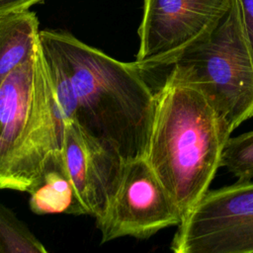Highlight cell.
<instances>
[{
    "label": "cell",
    "instance_id": "6da1fadb",
    "mask_svg": "<svg viewBox=\"0 0 253 253\" xmlns=\"http://www.w3.org/2000/svg\"><path fill=\"white\" fill-rule=\"evenodd\" d=\"M42 49L68 73L76 95L75 122L126 161L147 155L156 92L134 62H123L62 31L40 32Z\"/></svg>",
    "mask_w": 253,
    "mask_h": 253
},
{
    "label": "cell",
    "instance_id": "7a4b0ae2",
    "mask_svg": "<svg viewBox=\"0 0 253 253\" xmlns=\"http://www.w3.org/2000/svg\"><path fill=\"white\" fill-rule=\"evenodd\" d=\"M228 138L201 91L169 72L156 92L145 158L179 208L182 222L209 191Z\"/></svg>",
    "mask_w": 253,
    "mask_h": 253
},
{
    "label": "cell",
    "instance_id": "3957f363",
    "mask_svg": "<svg viewBox=\"0 0 253 253\" xmlns=\"http://www.w3.org/2000/svg\"><path fill=\"white\" fill-rule=\"evenodd\" d=\"M171 66L173 75L201 91L227 137L253 116V57L235 0L217 27Z\"/></svg>",
    "mask_w": 253,
    "mask_h": 253
},
{
    "label": "cell",
    "instance_id": "277c9868",
    "mask_svg": "<svg viewBox=\"0 0 253 253\" xmlns=\"http://www.w3.org/2000/svg\"><path fill=\"white\" fill-rule=\"evenodd\" d=\"M232 0H143L134 63L143 71L171 66L190 46L208 37Z\"/></svg>",
    "mask_w": 253,
    "mask_h": 253
},
{
    "label": "cell",
    "instance_id": "5b68a950",
    "mask_svg": "<svg viewBox=\"0 0 253 253\" xmlns=\"http://www.w3.org/2000/svg\"><path fill=\"white\" fill-rule=\"evenodd\" d=\"M181 222L179 208L145 157L126 163L113 201L96 217L101 243L123 236L148 238Z\"/></svg>",
    "mask_w": 253,
    "mask_h": 253
},
{
    "label": "cell",
    "instance_id": "8992f818",
    "mask_svg": "<svg viewBox=\"0 0 253 253\" xmlns=\"http://www.w3.org/2000/svg\"><path fill=\"white\" fill-rule=\"evenodd\" d=\"M62 156L85 214L102 215L120 187L126 162L75 121L66 122Z\"/></svg>",
    "mask_w": 253,
    "mask_h": 253
},
{
    "label": "cell",
    "instance_id": "52a82bcc",
    "mask_svg": "<svg viewBox=\"0 0 253 253\" xmlns=\"http://www.w3.org/2000/svg\"><path fill=\"white\" fill-rule=\"evenodd\" d=\"M42 45L0 85V189L8 164L40 119L50 95Z\"/></svg>",
    "mask_w": 253,
    "mask_h": 253
},
{
    "label": "cell",
    "instance_id": "ba28073f",
    "mask_svg": "<svg viewBox=\"0 0 253 253\" xmlns=\"http://www.w3.org/2000/svg\"><path fill=\"white\" fill-rule=\"evenodd\" d=\"M253 218V182L208 191L187 218L178 225L171 250L184 253L193 242L235 227Z\"/></svg>",
    "mask_w": 253,
    "mask_h": 253
},
{
    "label": "cell",
    "instance_id": "9c48e42d",
    "mask_svg": "<svg viewBox=\"0 0 253 253\" xmlns=\"http://www.w3.org/2000/svg\"><path fill=\"white\" fill-rule=\"evenodd\" d=\"M39 21L27 10L0 14V85L41 47Z\"/></svg>",
    "mask_w": 253,
    "mask_h": 253
},
{
    "label": "cell",
    "instance_id": "30bf717a",
    "mask_svg": "<svg viewBox=\"0 0 253 253\" xmlns=\"http://www.w3.org/2000/svg\"><path fill=\"white\" fill-rule=\"evenodd\" d=\"M29 194L30 209L37 214H85L67 174L63 156L48 164Z\"/></svg>",
    "mask_w": 253,
    "mask_h": 253
},
{
    "label": "cell",
    "instance_id": "8fae6325",
    "mask_svg": "<svg viewBox=\"0 0 253 253\" xmlns=\"http://www.w3.org/2000/svg\"><path fill=\"white\" fill-rule=\"evenodd\" d=\"M253 218L230 229L201 238L184 253H252Z\"/></svg>",
    "mask_w": 253,
    "mask_h": 253
},
{
    "label": "cell",
    "instance_id": "7c38bea8",
    "mask_svg": "<svg viewBox=\"0 0 253 253\" xmlns=\"http://www.w3.org/2000/svg\"><path fill=\"white\" fill-rule=\"evenodd\" d=\"M44 245L16 214L0 203V253H46Z\"/></svg>",
    "mask_w": 253,
    "mask_h": 253
},
{
    "label": "cell",
    "instance_id": "4fadbf2b",
    "mask_svg": "<svg viewBox=\"0 0 253 253\" xmlns=\"http://www.w3.org/2000/svg\"><path fill=\"white\" fill-rule=\"evenodd\" d=\"M220 166L230 172L237 181L253 179V130L226 140Z\"/></svg>",
    "mask_w": 253,
    "mask_h": 253
},
{
    "label": "cell",
    "instance_id": "5bb4252c",
    "mask_svg": "<svg viewBox=\"0 0 253 253\" xmlns=\"http://www.w3.org/2000/svg\"><path fill=\"white\" fill-rule=\"evenodd\" d=\"M245 38L253 57V0H235Z\"/></svg>",
    "mask_w": 253,
    "mask_h": 253
},
{
    "label": "cell",
    "instance_id": "9a60e30c",
    "mask_svg": "<svg viewBox=\"0 0 253 253\" xmlns=\"http://www.w3.org/2000/svg\"><path fill=\"white\" fill-rule=\"evenodd\" d=\"M42 0H0V14L27 10Z\"/></svg>",
    "mask_w": 253,
    "mask_h": 253
}]
</instances>
